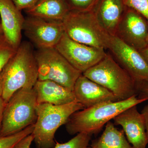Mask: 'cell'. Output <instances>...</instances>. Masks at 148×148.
<instances>
[{"label": "cell", "instance_id": "1", "mask_svg": "<svg viewBox=\"0 0 148 148\" xmlns=\"http://www.w3.org/2000/svg\"><path fill=\"white\" fill-rule=\"evenodd\" d=\"M2 97L5 103L21 88H33L38 78L35 51L31 43L21 42L15 53L1 73Z\"/></svg>", "mask_w": 148, "mask_h": 148}, {"label": "cell", "instance_id": "2", "mask_svg": "<svg viewBox=\"0 0 148 148\" xmlns=\"http://www.w3.org/2000/svg\"><path fill=\"white\" fill-rule=\"evenodd\" d=\"M146 101L134 95L126 100L101 103L77 111L66 123V130L71 135L81 132L91 135L97 134L105 125L125 110Z\"/></svg>", "mask_w": 148, "mask_h": 148}, {"label": "cell", "instance_id": "3", "mask_svg": "<svg viewBox=\"0 0 148 148\" xmlns=\"http://www.w3.org/2000/svg\"><path fill=\"white\" fill-rule=\"evenodd\" d=\"M85 109L77 101L55 106L49 103L37 105V119L32 134L37 147L53 148L56 142L54 135L61 125L66 124L71 116Z\"/></svg>", "mask_w": 148, "mask_h": 148}, {"label": "cell", "instance_id": "4", "mask_svg": "<svg viewBox=\"0 0 148 148\" xmlns=\"http://www.w3.org/2000/svg\"><path fill=\"white\" fill-rule=\"evenodd\" d=\"M82 75L110 90L119 101L138 95L132 78L108 53Z\"/></svg>", "mask_w": 148, "mask_h": 148}, {"label": "cell", "instance_id": "5", "mask_svg": "<svg viewBox=\"0 0 148 148\" xmlns=\"http://www.w3.org/2000/svg\"><path fill=\"white\" fill-rule=\"evenodd\" d=\"M37 96L34 88H21L6 103L0 136L12 135L36 121Z\"/></svg>", "mask_w": 148, "mask_h": 148}, {"label": "cell", "instance_id": "6", "mask_svg": "<svg viewBox=\"0 0 148 148\" xmlns=\"http://www.w3.org/2000/svg\"><path fill=\"white\" fill-rule=\"evenodd\" d=\"M62 23L65 33L75 41L105 50L108 49L111 35L99 23L93 10L70 11Z\"/></svg>", "mask_w": 148, "mask_h": 148}, {"label": "cell", "instance_id": "7", "mask_svg": "<svg viewBox=\"0 0 148 148\" xmlns=\"http://www.w3.org/2000/svg\"><path fill=\"white\" fill-rule=\"evenodd\" d=\"M39 80L52 81L73 91L82 73L64 58L55 47L38 49L35 51Z\"/></svg>", "mask_w": 148, "mask_h": 148}, {"label": "cell", "instance_id": "8", "mask_svg": "<svg viewBox=\"0 0 148 148\" xmlns=\"http://www.w3.org/2000/svg\"><path fill=\"white\" fill-rule=\"evenodd\" d=\"M108 49L117 63L134 81L138 94L148 85V64L143 56L116 36H111Z\"/></svg>", "mask_w": 148, "mask_h": 148}, {"label": "cell", "instance_id": "9", "mask_svg": "<svg viewBox=\"0 0 148 148\" xmlns=\"http://www.w3.org/2000/svg\"><path fill=\"white\" fill-rule=\"evenodd\" d=\"M55 48L72 66L82 74L98 64L107 54L105 49L75 41L65 32Z\"/></svg>", "mask_w": 148, "mask_h": 148}, {"label": "cell", "instance_id": "10", "mask_svg": "<svg viewBox=\"0 0 148 148\" xmlns=\"http://www.w3.org/2000/svg\"><path fill=\"white\" fill-rule=\"evenodd\" d=\"M23 30L38 49L55 47L65 32L62 21L29 15L25 18Z\"/></svg>", "mask_w": 148, "mask_h": 148}, {"label": "cell", "instance_id": "11", "mask_svg": "<svg viewBox=\"0 0 148 148\" xmlns=\"http://www.w3.org/2000/svg\"><path fill=\"white\" fill-rule=\"evenodd\" d=\"M115 36L138 51L142 50L148 45L147 20L126 7Z\"/></svg>", "mask_w": 148, "mask_h": 148}, {"label": "cell", "instance_id": "12", "mask_svg": "<svg viewBox=\"0 0 148 148\" xmlns=\"http://www.w3.org/2000/svg\"><path fill=\"white\" fill-rule=\"evenodd\" d=\"M137 106L125 110L113 120L115 125H119L133 148H147L148 144L145 122L144 116L138 112Z\"/></svg>", "mask_w": 148, "mask_h": 148}, {"label": "cell", "instance_id": "13", "mask_svg": "<svg viewBox=\"0 0 148 148\" xmlns=\"http://www.w3.org/2000/svg\"><path fill=\"white\" fill-rule=\"evenodd\" d=\"M0 17L3 35L9 43L17 49L21 42L25 18L12 0H0Z\"/></svg>", "mask_w": 148, "mask_h": 148}, {"label": "cell", "instance_id": "14", "mask_svg": "<svg viewBox=\"0 0 148 148\" xmlns=\"http://www.w3.org/2000/svg\"><path fill=\"white\" fill-rule=\"evenodd\" d=\"M73 92L77 101L85 108L101 103L119 101L110 90L82 74L77 80Z\"/></svg>", "mask_w": 148, "mask_h": 148}, {"label": "cell", "instance_id": "15", "mask_svg": "<svg viewBox=\"0 0 148 148\" xmlns=\"http://www.w3.org/2000/svg\"><path fill=\"white\" fill-rule=\"evenodd\" d=\"M33 88L36 94L38 104L60 106L77 101L73 90L52 81L38 80Z\"/></svg>", "mask_w": 148, "mask_h": 148}, {"label": "cell", "instance_id": "16", "mask_svg": "<svg viewBox=\"0 0 148 148\" xmlns=\"http://www.w3.org/2000/svg\"><path fill=\"white\" fill-rule=\"evenodd\" d=\"M126 8L123 0H100L93 11L107 33L115 36Z\"/></svg>", "mask_w": 148, "mask_h": 148}, {"label": "cell", "instance_id": "17", "mask_svg": "<svg viewBox=\"0 0 148 148\" xmlns=\"http://www.w3.org/2000/svg\"><path fill=\"white\" fill-rule=\"evenodd\" d=\"M70 11L66 0H40L33 7L25 10L29 16L61 21Z\"/></svg>", "mask_w": 148, "mask_h": 148}, {"label": "cell", "instance_id": "18", "mask_svg": "<svg viewBox=\"0 0 148 148\" xmlns=\"http://www.w3.org/2000/svg\"><path fill=\"white\" fill-rule=\"evenodd\" d=\"M92 148H133L125 136L123 130H119L110 121L106 125L103 134L92 140Z\"/></svg>", "mask_w": 148, "mask_h": 148}, {"label": "cell", "instance_id": "19", "mask_svg": "<svg viewBox=\"0 0 148 148\" xmlns=\"http://www.w3.org/2000/svg\"><path fill=\"white\" fill-rule=\"evenodd\" d=\"M35 124L30 125L20 132L6 136H0V148H12L23 138L34 131Z\"/></svg>", "mask_w": 148, "mask_h": 148}, {"label": "cell", "instance_id": "20", "mask_svg": "<svg viewBox=\"0 0 148 148\" xmlns=\"http://www.w3.org/2000/svg\"><path fill=\"white\" fill-rule=\"evenodd\" d=\"M91 137L92 135L84 132L78 133L76 136L66 143H60L55 141V146L53 148H87Z\"/></svg>", "mask_w": 148, "mask_h": 148}, {"label": "cell", "instance_id": "21", "mask_svg": "<svg viewBox=\"0 0 148 148\" xmlns=\"http://www.w3.org/2000/svg\"><path fill=\"white\" fill-rule=\"evenodd\" d=\"M16 50L9 43L3 35L0 36V74Z\"/></svg>", "mask_w": 148, "mask_h": 148}, {"label": "cell", "instance_id": "22", "mask_svg": "<svg viewBox=\"0 0 148 148\" xmlns=\"http://www.w3.org/2000/svg\"><path fill=\"white\" fill-rule=\"evenodd\" d=\"M71 11L93 10L100 0H66Z\"/></svg>", "mask_w": 148, "mask_h": 148}, {"label": "cell", "instance_id": "23", "mask_svg": "<svg viewBox=\"0 0 148 148\" xmlns=\"http://www.w3.org/2000/svg\"><path fill=\"white\" fill-rule=\"evenodd\" d=\"M125 5L140 14L148 20V0H124Z\"/></svg>", "mask_w": 148, "mask_h": 148}, {"label": "cell", "instance_id": "24", "mask_svg": "<svg viewBox=\"0 0 148 148\" xmlns=\"http://www.w3.org/2000/svg\"><path fill=\"white\" fill-rule=\"evenodd\" d=\"M18 10H26L33 7L40 0H12Z\"/></svg>", "mask_w": 148, "mask_h": 148}, {"label": "cell", "instance_id": "25", "mask_svg": "<svg viewBox=\"0 0 148 148\" xmlns=\"http://www.w3.org/2000/svg\"><path fill=\"white\" fill-rule=\"evenodd\" d=\"M33 141H34V136L32 134L20 140L12 148H31V145Z\"/></svg>", "mask_w": 148, "mask_h": 148}, {"label": "cell", "instance_id": "26", "mask_svg": "<svg viewBox=\"0 0 148 148\" xmlns=\"http://www.w3.org/2000/svg\"><path fill=\"white\" fill-rule=\"evenodd\" d=\"M141 113L143 115L145 122L146 131L148 139V103L142 110Z\"/></svg>", "mask_w": 148, "mask_h": 148}, {"label": "cell", "instance_id": "27", "mask_svg": "<svg viewBox=\"0 0 148 148\" xmlns=\"http://www.w3.org/2000/svg\"><path fill=\"white\" fill-rule=\"evenodd\" d=\"M5 104L6 103L2 96H0V130L2 124L3 114Z\"/></svg>", "mask_w": 148, "mask_h": 148}, {"label": "cell", "instance_id": "28", "mask_svg": "<svg viewBox=\"0 0 148 148\" xmlns=\"http://www.w3.org/2000/svg\"><path fill=\"white\" fill-rule=\"evenodd\" d=\"M138 95H139L138 98L148 101V85L140 90Z\"/></svg>", "mask_w": 148, "mask_h": 148}, {"label": "cell", "instance_id": "29", "mask_svg": "<svg viewBox=\"0 0 148 148\" xmlns=\"http://www.w3.org/2000/svg\"><path fill=\"white\" fill-rule=\"evenodd\" d=\"M139 52L143 56V58L145 60L147 64H148V45L145 48L139 51Z\"/></svg>", "mask_w": 148, "mask_h": 148}, {"label": "cell", "instance_id": "30", "mask_svg": "<svg viewBox=\"0 0 148 148\" xmlns=\"http://www.w3.org/2000/svg\"><path fill=\"white\" fill-rule=\"evenodd\" d=\"M3 92V80L1 74H0V96H2Z\"/></svg>", "mask_w": 148, "mask_h": 148}, {"label": "cell", "instance_id": "31", "mask_svg": "<svg viewBox=\"0 0 148 148\" xmlns=\"http://www.w3.org/2000/svg\"><path fill=\"white\" fill-rule=\"evenodd\" d=\"M3 35V30L2 27L1 22V20L0 19V36Z\"/></svg>", "mask_w": 148, "mask_h": 148}, {"label": "cell", "instance_id": "32", "mask_svg": "<svg viewBox=\"0 0 148 148\" xmlns=\"http://www.w3.org/2000/svg\"><path fill=\"white\" fill-rule=\"evenodd\" d=\"M87 148H92L90 147H88Z\"/></svg>", "mask_w": 148, "mask_h": 148}, {"label": "cell", "instance_id": "33", "mask_svg": "<svg viewBox=\"0 0 148 148\" xmlns=\"http://www.w3.org/2000/svg\"><path fill=\"white\" fill-rule=\"evenodd\" d=\"M147 21H148V20H147Z\"/></svg>", "mask_w": 148, "mask_h": 148}, {"label": "cell", "instance_id": "34", "mask_svg": "<svg viewBox=\"0 0 148 148\" xmlns=\"http://www.w3.org/2000/svg\"><path fill=\"white\" fill-rule=\"evenodd\" d=\"M123 1H124V0H123Z\"/></svg>", "mask_w": 148, "mask_h": 148}]
</instances>
